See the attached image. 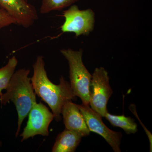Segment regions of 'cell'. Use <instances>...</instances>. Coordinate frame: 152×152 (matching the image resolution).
<instances>
[{
  "instance_id": "6da1fadb",
  "label": "cell",
  "mask_w": 152,
  "mask_h": 152,
  "mask_svg": "<svg viewBox=\"0 0 152 152\" xmlns=\"http://www.w3.org/2000/svg\"><path fill=\"white\" fill-rule=\"evenodd\" d=\"M42 56H39L33 65L34 74L31 78L36 95L46 103L57 121L61 119V112L66 102L75 99L69 83L61 76L59 85L53 83L47 75Z\"/></svg>"
},
{
  "instance_id": "7a4b0ae2",
  "label": "cell",
  "mask_w": 152,
  "mask_h": 152,
  "mask_svg": "<svg viewBox=\"0 0 152 152\" xmlns=\"http://www.w3.org/2000/svg\"><path fill=\"white\" fill-rule=\"evenodd\" d=\"M30 72V70L26 69L15 72L6 89L7 91L0 97L2 104L5 105L11 101L15 106L18 114L16 137L18 135L24 120L37 103L36 94L28 77Z\"/></svg>"
},
{
  "instance_id": "3957f363",
  "label": "cell",
  "mask_w": 152,
  "mask_h": 152,
  "mask_svg": "<svg viewBox=\"0 0 152 152\" xmlns=\"http://www.w3.org/2000/svg\"><path fill=\"white\" fill-rule=\"evenodd\" d=\"M61 53L68 61L70 87L74 94L79 97L83 104L89 105L90 86L92 75L85 66L83 61V50H75L63 49Z\"/></svg>"
},
{
  "instance_id": "277c9868",
  "label": "cell",
  "mask_w": 152,
  "mask_h": 152,
  "mask_svg": "<svg viewBox=\"0 0 152 152\" xmlns=\"http://www.w3.org/2000/svg\"><path fill=\"white\" fill-rule=\"evenodd\" d=\"M108 73L103 67L95 69L90 86L89 106L102 117L107 112V104L113 93Z\"/></svg>"
},
{
  "instance_id": "5b68a950",
  "label": "cell",
  "mask_w": 152,
  "mask_h": 152,
  "mask_svg": "<svg viewBox=\"0 0 152 152\" xmlns=\"http://www.w3.org/2000/svg\"><path fill=\"white\" fill-rule=\"evenodd\" d=\"M62 16L65 21L60 28L63 33H73L78 37L88 35L94 29L95 13L91 9L80 10L73 4L63 12Z\"/></svg>"
},
{
  "instance_id": "8992f818",
  "label": "cell",
  "mask_w": 152,
  "mask_h": 152,
  "mask_svg": "<svg viewBox=\"0 0 152 152\" xmlns=\"http://www.w3.org/2000/svg\"><path fill=\"white\" fill-rule=\"evenodd\" d=\"M28 115L26 126L20 135L22 137L21 141L37 135L48 136L49 126L54 118V115L46 106L41 102L37 103L33 106Z\"/></svg>"
},
{
  "instance_id": "52a82bcc",
  "label": "cell",
  "mask_w": 152,
  "mask_h": 152,
  "mask_svg": "<svg viewBox=\"0 0 152 152\" xmlns=\"http://www.w3.org/2000/svg\"><path fill=\"white\" fill-rule=\"evenodd\" d=\"M77 106L90 132H94L102 136L114 152H121V133L115 132L109 129L102 121V117L93 110L89 105L82 104H77Z\"/></svg>"
},
{
  "instance_id": "ba28073f",
  "label": "cell",
  "mask_w": 152,
  "mask_h": 152,
  "mask_svg": "<svg viewBox=\"0 0 152 152\" xmlns=\"http://www.w3.org/2000/svg\"><path fill=\"white\" fill-rule=\"evenodd\" d=\"M0 9L12 18L16 25L25 28L32 26L39 18L35 7L28 0H0Z\"/></svg>"
},
{
  "instance_id": "9c48e42d",
  "label": "cell",
  "mask_w": 152,
  "mask_h": 152,
  "mask_svg": "<svg viewBox=\"0 0 152 152\" xmlns=\"http://www.w3.org/2000/svg\"><path fill=\"white\" fill-rule=\"evenodd\" d=\"M61 114L66 129L78 133L83 137L89 135L91 132L77 104L72 101H67L63 106Z\"/></svg>"
},
{
  "instance_id": "30bf717a",
  "label": "cell",
  "mask_w": 152,
  "mask_h": 152,
  "mask_svg": "<svg viewBox=\"0 0 152 152\" xmlns=\"http://www.w3.org/2000/svg\"><path fill=\"white\" fill-rule=\"evenodd\" d=\"M78 133L65 129L57 136L52 148L53 152H74L79 145L82 138Z\"/></svg>"
},
{
  "instance_id": "8fae6325",
  "label": "cell",
  "mask_w": 152,
  "mask_h": 152,
  "mask_svg": "<svg viewBox=\"0 0 152 152\" xmlns=\"http://www.w3.org/2000/svg\"><path fill=\"white\" fill-rule=\"evenodd\" d=\"M104 118L114 126L122 129L127 134H135L138 131L137 124L134 120L129 117L111 115L107 112Z\"/></svg>"
},
{
  "instance_id": "7c38bea8",
  "label": "cell",
  "mask_w": 152,
  "mask_h": 152,
  "mask_svg": "<svg viewBox=\"0 0 152 152\" xmlns=\"http://www.w3.org/2000/svg\"><path fill=\"white\" fill-rule=\"evenodd\" d=\"M18 64V61L15 56L9 59L7 64L0 69V97L2 95V90L6 89L12 77L15 73Z\"/></svg>"
},
{
  "instance_id": "4fadbf2b",
  "label": "cell",
  "mask_w": 152,
  "mask_h": 152,
  "mask_svg": "<svg viewBox=\"0 0 152 152\" xmlns=\"http://www.w3.org/2000/svg\"><path fill=\"white\" fill-rule=\"evenodd\" d=\"M79 0H42L40 12L46 14L55 11H60L70 7Z\"/></svg>"
},
{
  "instance_id": "5bb4252c",
  "label": "cell",
  "mask_w": 152,
  "mask_h": 152,
  "mask_svg": "<svg viewBox=\"0 0 152 152\" xmlns=\"http://www.w3.org/2000/svg\"><path fill=\"white\" fill-rule=\"evenodd\" d=\"M12 24H16L15 20L5 11L0 9V31Z\"/></svg>"
}]
</instances>
